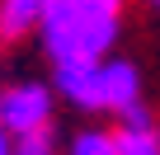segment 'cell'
<instances>
[{
	"mask_svg": "<svg viewBox=\"0 0 160 155\" xmlns=\"http://www.w3.org/2000/svg\"><path fill=\"white\" fill-rule=\"evenodd\" d=\"M118 24H122V0H52L38 28L52 61H90L113 47Z\"/></svg>",
	"mask_w": 160,
	"mask_h": 155,
	"instance_id": "cell-1",
	"label": "cell"
},
{
	"mask_svg": "<svg viewBox=\"0 0 160 155\" xmlns=\"http://www.w3.org/2000/svg\"><path fill=\"white\" fill-rule=\"evenodd\" d=\"M57 90L90 113H122L141 99V75L127 61H57Z\"/></svg>",
	"mask_w": 160,
	"mask_h": 155,
	"instance_id": "cell-2",
	"label": "cell"
},
{
	"mask_svg": "<svg viewBox=\"0 0 160 155\" xmlns=\"http://www.w3.org/2000/svg\"><path fill=\"white\" fill-rule=\"evenodd\" d=\"M0 127L10 136H28L52 127V90L38 80H19L0 94Z\"/></svg>",
	"mask_w": 160,
	"mask_h": 155,
	"instance_id": "cell-3",
	"label": "cell"
},
{
	"mask_svg": "<svg viewBox=\"0 0 160 155\" xmlns=\"http://www.w3.org/2000/svg\"><path fill=\"white\" fill-rule=\"evenodd\" d=\"M47 5H52V0H0V42L28 38V33L42 24Z\"/></svg>",
	"mask_w": 160,
	"mask_h": 155,
	"instance_id": "cell-4",
	"label": "cell"
},
{
	"mask_svg": "<svg viewBox=\"0 0 160 155\" xmlns=\"http://www.w3.org/2000/svg\"><path fill=\"white\" fill-rule=\"evenodd\" d=\"M113 146H118V155H160V132L146 122V127H127L122 122V132L113 136Z\"/></svg>",
	"mask_w": 160,
	"mask_h": 155,
	"instance_id": "cell-5",
	"label": "cell"
},
{
	"mask_svg": "<svg viewBox=\"0 0 160 155\" xmlns=\"http://www.w3.org/2000/svg\"><path fill=\"white\" fill-rule=\"evenodd\" d=\"M66 155H118V146H113L108 132H80V136L71 141Z\"/></svg>",
	"mask_w": 160,
	"mask_h": 155,
	"instance_id": "cell-6",
	"label": "cell"
},
{
	"mask_svg": "<svg viewBox=\"0 0 160 155\" xmlns=\"http://www.w3.org/2000/svg\"><path fill=\"white\" fill-rule=\"evenodd\" d=\"M52 127L42 132H28V136H14V155H52Z\"/></svg>",
	"mask_w": 160,
	"mask_h": 155,
	"instance_id": "cell-7",
	"label": "cell"
},
{
	"mask_svg": "<svg viewBox=\"0 0 160 155\" xmlns=\"http://www.w3.org/2000/svg\"><path fill=\"white\" fill-rule=\"evenodd\" d=\"M0 155H14V136H10L5 127H0Z\"/></svg>",
	"mask_w": 160,
	"mask_h": 155,
	"instance_id": "cell-8",
	"label": "cell"
},
{
	"mask_svg": "<svg viewBox=\"0 0 160 155\" xmlns=\"http://www.w3.org/2000/svg\"><path fill=\"white\" fill-rule=\"evenodd\" d=\"M146 5H151V10H160V0H146Z\"/></svg>",
	"mask_w": 160,
	"mask_h": 155,
	"instance_id": "cell-9",
	"label": "cell"
}]
</instances>
